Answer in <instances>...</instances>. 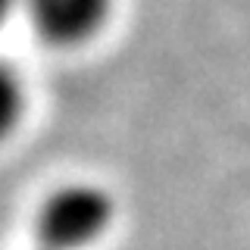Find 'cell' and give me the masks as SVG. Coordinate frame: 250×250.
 <instances>
[{
    "label": "cell",
    "mask_w": 250,
    "mask_h": 250,
    "mask_svg": "<svg viewBox=\"0 0 250 250\" xmlns=\"http://www.w3.org/2000/svg\"><path fill=\"white\" fill-rule=\"evenodd\" d=\"M113 219V200L94 185H69L38 213V241L44 250H84L104 238Z\"/></svg>",
    "instance_id": "obj_1"
},
{
    "label": "cell",
    "mask_w": 250,
    "mask_h": 250,
    "mask_svg": "<svg viewBox=\"0 0 250 250\" xmlns=\"http://www.w3.org/2000/svg\"><path fill=\"white\" fill-rule=\"evenodd\" d=\"M113 0H25L38 31L57 44H78L106 22Z\"/></svg>",
    "instance_id": "obj_2"
},
{
    "label": "cell",
    "mask_w": 250,
    "mask_h": 250,
    "mask_svg": "<svg viewBox=\"0 0 250 250\" xmlns=\"http://www.w3.org/2000/svg\"><path fill=\"white\" fill-rule=\"evenodd\" d=\"M22 109H25V94H22V82L16 78L10 66L0 62V138L19 122Z\"/></svg>",
    "instance_id": "obj_3"
},
{
    "label": "cell",
    "mask_w": 250,
    "mask_h": 250,
    "mask_svg": "<svg viewBox=\"0 0 250 250\" xmlns=\"http://www.w3.org/2000/svg\"><path fill=\"white\" fill-rule=\"evenodd\" d=\"M19 3H25V0H0V28H3V22L13 16V10H16Z\"/></svg>",
    "instance_id": "obj_4"
}]
</instances>
